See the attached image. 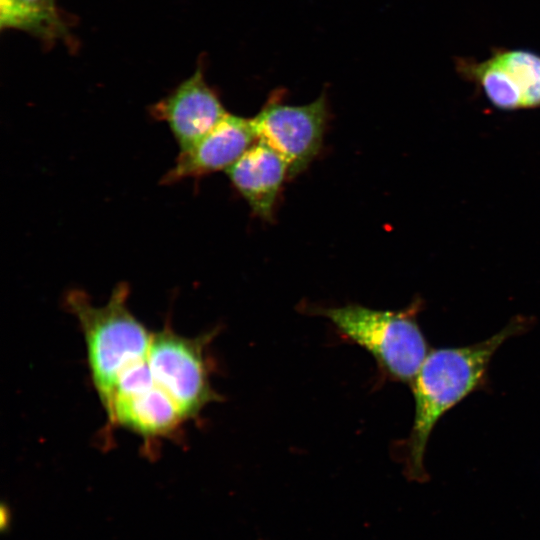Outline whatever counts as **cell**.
Masks as SVG:
<instances>
[{
    "label": "cell",
    "mask_w": 540,
    "mask_h": 540,
    "mask_svg": "<svg viewBox=\"0 0 540 540\" xmlns=\"http://www.w3.org/2000/svg\"><path fill=\"white\" fill-rule=\"evenodd\" d=\"M530 323L528 318L517 316L483 341L428 352L410 384L415 413L404 456L405 471L411 480L427 479L425 451L439 419L468 395L487 385L488 369L495 352L510 337L525 332Z\"/></svg>",
    "instance_id": "obj_1"
},
{
    "label": "cell",
    "mask_w": 540,
    "mask_h": 540,
    "mask_svg": "<svg viewBox=\"0 0 540 540\" xmlns=\"http://www.w3.org/2000/svg\"><path fill=\"white\" fill-rule=\"evenodd\" d=\"M129 291L126 282H119L103 306H94L88 294L79 289L64 297L65 307L82 331L90 377L102 404L122 371L147 358L152 340L153 333L128 307Z\"/></svg>",
    "instance_id": "obj_2"
},
{
    "label": "cell",
    "mask_w": 540,
    "mask_h": 540,
    "mask_svg": "<svg viewBox=\"0 0 540 540\" xmlns=\"http://www.w3.org/2000/svg\"><path fill=\"white\" fill-rule=\"evenodd\" d=\"M422 306L416 298L396 311L348 304L314 313L328 318L342 336L368 351L386 378L410 385L429 349L417 319Z\"/></svg>",
    "instance_id": "obj_3"
},
{
    "label": "cell",
    "mask_w": 540,
    "mask_h": 540,
    "mask_svg": "<svg viewBox=\"0 0 540 540\" xmlns=\"http://www.w3.org/2000/svg\"><path fill=\"white\" fill-rule=\"evenodd\" d=\"M216 330L197 337L176 333L170 326L152 334L147 361L155 384L176 404L186 420L197 418L222 397L210 382L208 345Z\"/></svg>",
    "instance_id": "obj_4"
},
{
    "label": "cell",
    "mask_w": 540,
    "mask_h": 540,
    "mask_svg": "<svg viewBox=\"0 0 540 540\" xmlns=\"http://www.w3.org/2000/svg\"><path fill=\"white\" fill-rule=\"evenodd\" d=\"M103 407L112 426L139 435L145 444L175 438L187 421L155 384L147 359L130 365L119 375Z\"/></svg>",
    "instance_id": "obj_5"
},
{
    "label": "cell",
    "mask_w": 540,
    "mask_h": 540,
    "mask_svg": "<svg viewBox=\"0 0 540 540\" xmlns=\"http://www.w3.org/2000/svg\"><path fill=\"white\" fill-rule=\"evenodd\" d=\"M328 114L325 93L309 104L290 105L283 102L282 90H277L251 120L258 140L285 159L293 177L319 153Z\"/></svg>",
    "instance_id": "obj_6"
},
{
    "label": "cell",
    "mask_w": 540,
    "mask_h": 540,
    "mask_svg": "<svg viewBox=\"0 0 540 540\" xmlns=\"http://www.w3.org/2000/svg\"><path fill=\"white\" fill-rule=\"evenodd\" d=\"M457 73L472 82L496 108H540V54L527 49L495 47L484 60L454 59Z\"/></svg>",
    "instance_id": "obj_7"
},
{
    "label": "cell",
    "mask_w": 540,
    "mask_h": 540,
    "mask_svg": "<svg viewBox=\"0 0 540 540\" xmlns=\"http://www.w3.org/2000/svg\"><path fill=\"white\" fill-rule=\"evenodd\" d=\"M149 113L155 120L168 125L183 151L206 135L229 112L206 82L201 59L194 73L152 104Z\"/></svg>",
    "instance_id": "obj_8"
},
{
    "label": "cell",
    "mask_w": 540,
    "mask_h": 540,
    "mask_svg": "<svg viewBox=\"0 0 540 540\" xmlns=\"http://www.w3.org/2000/svg\"><path fill=\"white\" fill-rule=\"evenodd\" d=\"M258 140L251 118L228 113L214 128L186 150L162 177L171 185L189 178L226 171Z\"/></svg>",
    "instance_id": "obj_9"
},
{
    "label": "cell",
    "mask_w": 540,
    "mask_h": 540,
    "mask_svg": "<svg viewBox=\"0 0 540 540\" xmlns=\"http://www.w3.org/2000/svg\"><path fill=\"white\" fill-rule=\"evenodd\" d=\"M226 174L233 187L264 220H271L281 187L289 177L285 159L257 140Z\"/></svg>",
    "instance_id": "obj_10"
},
{
    "label": "cell",
    "mask_w": 540,
    "mask_h": 540,
    "mask_svg": "<svg viewBox=\"0 0 540 540\" xmlns=\"http://www.w3.org/2000/svg\"><path fill=\"white\" fill-rule=\"evenodd\" d=\"M70 22L56 0H0V27L27 32L46 44L71 41Z\"/></svg>",
    "instance_id": "obj_11"
}]
</instances>
